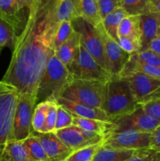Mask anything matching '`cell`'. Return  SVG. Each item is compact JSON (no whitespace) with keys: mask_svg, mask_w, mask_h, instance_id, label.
I'll return each instance as SVG.
<instances>
[{"mask_svg":"<svg viewBox=\"0 0 160 161\" xmlns=\"http://www.w3.org/2000/svg\"><path fill=\"white\" fill-rule=\"evenodd\" d=\"M53 0H36L28 9L23 28L17 34L10 63L1 81L19 94L36 99L38 88L52 53L56 24L52 15Z\"/></svg>","mask_w":160,"mask_h":161,"instance_id":"1","label":"cell"},{"mask_svg":"<svg viewBox=\"0 0 160 161\" xmlns=\"http://www.w3.org/2000/svg\"><path fill=\"white\" fill-rule=\"evenodd\" d=\"M139 105L131 86L125 79L112 77L107 82L102 110L111 122L132 113Z\"/></svg>","mask_w":160,"mask_h":161,"instance_id":"2","label":"cell"},{"mask_svg":"<svg viewBox=\"0 0 160 161\" xmlns=\"http://www.w3.org/2000/svg\"><path fill=\"white\" fill-rule=\"evenodd\" d=\"M73 80L67 66L64 65L55 52L47 61L46 67L41 79L36 96V102L40 103L52 97H57L67 84Z\"/></svg>","mask_w":160,"mask_h":161,"instance_id":"3","label":"cell"},{"mask_svg":"<svg viewBox=\"0 0 160 161\" xmlns=\"http://www.w3.org/2000/svg\"><path fill=\"white\" fill-rule=\"evenodd\" d=\"M107 82L73 80L57 97L102 109Z\"/></svg>","mask_w":160,"mask_h":161,"instance_id":"4","label":"cell"},{"mask_svg":"<svg viewBox=\"0 0 160 161\" xmlns=\"http://www.w3.org/2000/svg\"><path fill=\"white\" fill-rule=\"evenodd\" d=\"M19 92L0 81V161L5 147L12 141L13 124Z\"/></svg>","mask_w":160,"mask_h":161,"instance_id":"5","label":"cell"},{"mask_svg":"<svg viewBox=\"0 0 160 161\" xmlns=\"http://www.w3.org/2000/svg\"><path fill=\"white\" fill-rule=\"evenodd\" d=\"M67 68L73 80L108 81L112 78L91 56L82 43L76 58Z\"/></svg>","mask_w":160,"mask_h":161,"instance_id":"6","label":"cell"},{"mask_svg":"<svg viewBox=\"0 0 160 161\" xmlns=\"http://www.w3.org/2000/svg\"><path fill=\"white\" fill-rule=\"evenodd\" d=\"M36 105L35 97L29 94H19L13 124L12 141L23 142L31 135V121Z\"/></svg>","mask_w":160,"mask_h":161,"instance_id":"7","label":"cell"},{"mask_svg":"<svg viewBox=\"0 0 160 161\" xmlns=\"http://www.w3.org/2000/svg\"><path fill=\"white\" fill-rule=\"evenodd\" d=\"M72 24L74 30L79 33L81 36L82 45L97 62L106 70L103 39L98 27H93L81 17L72 20Z\"/></svg>","mask_w":160,"mask_h":161,"instance_id":"8","label":"cell"},{"mask_svg":"<svg viewBox=\"0 0 160 161\" xmlns=\"http://www.w3.org/2000/svg\"><path fill=\"white\" fill-rule=\"evenodd\" d=\"M119 77L128 82L139 105L160 98V79L139 72H127Z\"/></svg>","mask_w":160,"mask_h":161,"instance_id":"9","label":"cell"},{"mask_svg":"<svg viewBox=\"0 0 160 161\" xmlns=\"http://www.w3.org/2000/svg\"><path fill=\"white\" fill-rule=\"evenodd\" d=\"M102 145L116 149H150L151 133L133 130H112L104 137Z\"/></svg>","mask_w":160,"mask_h":161,"instance_id":"10","label":"cell"},{"mask_svg":"<svg viewBox=\"0 0 160 161\" xmlns=\"http://www.w3.org/2000/svg\"><path fill=\"white\" fill-rule=\"evenodd\" d=\"M98 28L103 39L107 72L112 77H119L130 60L131 54L121 48L118 42L107 34L103 25H99Z\"/></svg>","mask_w":160,"mask_h":161,"instance_id":"11","label":"cell"},{"mask_svg":"<svg viewBox=\"0 0 160 161\" xmlns=\"http://www.w3.org/2000/svg\"><path fill=\"white\" fill-rule=\"evenodd\" d=\"M112 123L114 124L112 130L115 131L133 130L152 133L160 125V121L147 114L141 105H140L132 113L113 120Z\"/></svg>","mask_w":160,"mask_h":161,"instance_id":"12","label":"cell"},{"mask_svg":"<svg viewBox=\"0 0 160 161\" xmlns=\"http://www.w3.org/2000/svg\"><path fill=\"white\" fill-rule=\"evenodd\" d=\"M32 134L39 138L50 161H63L72 154V151L67 147L53 132L41 133L33 130Z\"/></svg>","mask_w":160,"mask_h":161,"instance_id":"13","label":"cell"},{"mask_svg":"<svg viewBox=\"0 0 160 161\" xmlns=\"http://www.w3.org/2000/svg\"><path fill=\"white\" fill-rule=\"evenodd\" d=\"M55 99L58 105H61L63 108H66L75 116L83 118L98 119V120L104 121V122H111L109 116L100 108L89 106L86 104L72 102V101L67 100L63 97H55Z\"/></svg>","mask_w":160,"mask_h":161,"instance_id":"14","label":"cell"},{"mask_svg":"<svg viewBox=\"0 0 160 161\" xmlns=\"http://www.w3.org/2000/svg\"><path fill=\"white\" fill-rule=\"evenodd\" d=\"M52 15L55 24L79 18L78 0H53Z\"/></svg>","mask_w":160,"mask_h":161,"instance_id":"15","label":"cell"},{"mask_svg":"<svg viewBox=\"0 0 160 161\" xmlns=\"http://www.w3.org/2000/svg\"><path fill=\"white\" fill-rule=\"evenodd\" d=\"M141 31V51L148 50L151 42L158 36V24L155 14H142L139 16Z\"/></svg>","mask_w":160,"mask_h":161,"instance_id":"16","label":"cell"},{"mask_svg":"<svg viewBox=\"0 0 160 161\" xmlns=\"http://www.w3.org/2000/svg\"><path fill=\"white\" fill-rule=\"evenodd\" d=\"M54 133L59 138V139L72 152L86 146H92V144L87 141L81 133L79 127L76 126L72 125L67 128L55 130Z\"/></svg>","mask_w":160,"mask_h":161,"instance_id":"17","label":"cell"},{"mask_svg":"<svg viewBox=\"0 0 160 161\" xmlns=\"http://www.w3.org/2000/svg\"><path fill=\"white\" fill-rule=\"evenodd\" d=\"M24 9L20 0H0V17L10 24L16 31L21 26V11Z\"/></svg>","mask_w":160,"mask_h":161,"instance_id":"18","label":"cell"},{"mask_svg":"<svg viewBox=\"0 0 160 161\" xmlns=\"http://www.w3.org/2000/svg\"><path fill=\"white\" fill-rule=\"evenodd\" d=\"M81 46V36L79 33L74 30L72 36L55 50V55L67 67L74 61L78 55Z\"/></svg>","mask_w":160,"mask_h":161,"instance_id":"19","label":"cell"},{"mask_svg":"<svg viewBox=\"0 0 160 161\" xmlns=\"http://www.w3.org/2000/svg\"><path fill=\"white\" fill-rule=\"evenodd\" d=\"M72 116H73L74 126L84 129L88 131L94 132V133L103 137H104L107 134L111 131L113 129V126H114L112 122H104V121L95 119L80 117V116H75L74 114H72Z\"/></svg>","mask_w":160,"mask_h":161,"instance_id":"20","label":"cell"},{"mask_svg":"<svg viewBox=\"0 0 160 161\" xmlns=\"http://www.w3.org/2000/svg\"><path fill=\"white\" fill-rule=\"evenodd\" d=\"M136 150L116 149L100 145L92 161H125L135 153Z\"/></svg>","mask_w":160,"mask_h":161,"instance_id":"21","label":"cell"},{"mask_svg":"<svg viewBox=\"0 0 160 161\" xmlns=\"http://www.w3.org/2000/svg\"><path fill=\"white\" fill-rule=\"evenodd\" d=\"M80 17L93 27L102 25L101 16L97 0H78Z\"/></svg>","mask_w":160,"mask_h":161,"instance_id":"22","label":"cell"},{"mask_svg":"<svg viewBox=\"0 0 160 161\" xmlns=\"http://www.w3.org/2000/svg\"><path fill=\"white\" fill-rule=\"evenodd\" d=\"M1 161H35L30 157L23 142L10 141L2 155Z\"/></svg>","mask_w":160,"mask_h":161,"instance_id":"23","label":"cell"},{"mask_svg":"<svg viewBox=\"0 0 160 161\" xmlns=\"http://www.w3.org/2000/svg\"><path fill=\"white\" fill-rule=\"evenodd\" d=\"M126 16H128L127 13L120 6L108 14L102 20V25L106 33L116 42L118 41V28L122 20Z\"/></svg>","mask_w":160,"mask_h":161,"instance_id":"24","label":"cell"},{"mask_svg":"<svg viewBox=\"0 0 160 161\" xmlns=\"http://www.w3.org/2000/svg\"><path fill=\"white\" fill-rule=\"evenodd\" d=\"M131 72H142V73L151 75V76L155 77V78L160 79V68L154 67V66L148 65V64L140 62L139 61L136 59L133 54L130 56V60L127 62V64H125V68L123 69L122 72H121L120 75L124 73Z\"/></svg>","mask_w":160,"mask_h":161,"instance_id":"25","label":"cell"},{"mask_svg":"<svg viewBox=\"0 0 160 161\" xmlns=\"http://www.w3.org/2000/svg\"><path fill=\"white\" fill-rule=\"evenodd\" d=\"M130 36L141 38L139 16H126L119 25L118 28V37Z\"/></svg>","mask_w":160,"mask_h":161,"instance_id":"26","label":"cell"},{"mask_svg":"<svg viewBox=\"0 0 160 161\" xmlns=\"http://www.w3.org/2000/svg\"><path fill=\"white\" fill-rule=\"evenodd\" d=\"M23 143L30 157L35 161H50L39 138L32 133L28 138L24 140Z\"/></svg>","mask_w":160,"mask_h":161,"instance_id":"27","label":"cell"},{"mask_svg":"<svg viewBox=\"0 0 160 161\" xmlns=\"http://www.w3.org/2000/svg\"><path fill=\"white\" fill-rule=\"evenodd\" d=\"M151 0H120V6L128 15L140 16L150 13Z\"/></svg>","mask_w":160,"mask_h":161,"instance_id":"28","label":"cell"},{"mask_svg":"<svg viewBox=\"0 0 160 161\" xmlns=\"http://www.w3.org/2000/svg\"><path fill=\"white\" fill-rule=\"evenodd\" d=\"M17 36L13 27L0 17V47H6L13 50Z\"/></svg>","mask_w":160,"mask_h":161,"instance_id":"29","label":"cell"},{"mask_svg":"<svg viewBox=\"0 0 160 161\" xmlns=\"http://www.w3.org/2000/svg\"><path fill=\"white\" fill-rule=\"evenodd\" d=\"M74 32V28L72 21L64 20L56 24L54 36L53 41V49L56 50L72 36Z\"/></svg>","mask_w":160,"mask_h":161,"instance_id":"30","label":"cell"},{"mask_svg":"<svg viewBox=\"0 0 160 161\" xmlns=\"http://www.w3.org/2000/svg\"><path fill=\"white\" fill-rule=\"evenodd\" d=\"M49 108V100L44 101V102L38 103L35 108L34 113L32 116V121L31 125L34 131L40 132L41 129L44 125V123L46 118L47 111Z\"/></svg>","mask_w":160,"mask_h":161,"instance_id":"31","label":"cell"},{"mask_svg":"<svg viewBox=\"0 0 160 161\" xmlns=\"http://www.w3.org/2000/svg\"><path fill=\"white\" fill-rule=\"evenodd\" d=\"M49 100V108L47 111L46 118L42 128L41 129V133H48V132H53L55 130L56 120V113H57L58 104L56 102L54 97L48 98Z\"/></svg>","mask_w":160,"mask_h":161,"instance_id":"32","label":"cell"},{"mask_svg":"<svg viewBox=\"0 0 160 161\" xmlns=\"http://www.w3.org/2000/svg\"><path fill=\"white\" fill-rule=\"evenodd\" d=\"M101 143L86 146L72 153L66 161H92Z\"/></svg>","mask_w":160,"mask_h":161,"instance_id":"33","label":"cell"},{"mask_svg":"<svg viewBox=\"0 0 160 161\" xmlns=\"http://www.w3.org/2000/svg\"><path fill=\"white\" fill-rule=\"evenodd\" d=\"M117 42L121 48L131 55L141 51V38L137 36H120L118 37Z\"/></svg>","mask_w":160,"mask_h":161,"instance_id":"34","label":"cell"},{"mask_svg":"<svg viewBox=\"0 0 160 161\" xmlns=\"http://www.w3.org/2000/svg\"><path fill=\"white\" fill-rule=\"evenodd\" d=\"M72 125H73V116L72 113H70L66 108H63L61 105H58L55 130L67 128Z\"/></svg>","mask_w":160,"mask_h":161,"instance_id":"35","label":"cell"},{"mask_svg":"<svg viewBox=\"0 0 160 161\" xmlns=\"http://www.w3.org/2000/svg\"><path fill=\"white\" fill-rule=\"evenodd\" d=\"M133 55L140 62L154 66V67L160 68V55L155 53L152 50H144V51L134 53Z\"/></svg>","mask_w":160,"mask_h":161,"instance_id":"36","label":"cell"},{"mask_svg":"<svg viewBox=\"0 0 160 161\" xmlns=\"http://www.w3.org/2000/svg\"><path fill=\"white\" fill-rule=\"evenodd\" d=\"M97 1L102 19L107 17L118 7H120V0H97Z\"/></svg>","mask_w":160,"mask_h":161,"instance_id":"37","label":"cell"},{"mask_svg":"<svg viewBox=\"0 0 160 161\" xmlns=\"http://www.w3.org/2000/svg\"><path fill=\"white\" fill-rule=\"evenodd\" d=\"M141 106L147 114L160 121V98L146 102Z\"/></svg>","mask_w":160,"mask_h":161,"instance_id":"38","label":"cell"},{"mask_svg":"<svg viewBox=\"0 0 160 161\" xmlns=\"http://www.w3.org/2000/svg\"><path fill=\"white\" fill-rule=\"evenodd\" d=\"M155 153V151L152 150V149L136 150L130 158L125 161H152Z\"/></svg>","mask_w":160,"mask_h":161,"instance_id":"39","label":"cell"},{"mask_svg":"<svg viewBox=\"0 0 160 161\" xmlns=\"http://www.w3.org/2000/svg\"><path fill=\"white\" fill-rule=\"evenodd\" d=\"M150 149L155 152H160V125L151 133Z\"/></svg>","mask_w":160,"mask_h":161,"instance_id":"40","label":"cell"},{"mask_svg":"<svg viewBox=\"0 0 160 161\" xmlns=\"http://www.w3.org/2000/svg\"><path fill=\"white\" fill-rule=\"evenodd\" d=\"M148 50L160 55V36H158L151 42L148 47Z\"/></svg>","mask_w":160,"mask_h":161,"instance_id":"41","label":"cell"},{"mask_svg":"<svg viewBox=\"0 0 160 161\" xmlns=\"http://www.w3.org/2000/svg\"><path fill=\"white\" fill-rule=\"evenodd\" d=\"M150 13L160 14V0H151Z\"/></svg>","mask_w":160,"mask_h":161,"instance_id":"42","label":"cell"},{"mask_svg":"<svg viewBox=\"0 0 160 161\" xmlns=\"http://www.w3.org/2000/svg\"><path fill=\"white\" fill-rule=\"evenodd\" d=\"M20 3H22V5L24 6V8H28L30 6L33 4L36 0H20Z\"/></svg>","mask_w":160,"mask_h":161,"instance_id":"43","label":"cell"},{"mask_svg":"<svg viewBox=\"0 0 160 161\" xmlns=\"http://www.w3.org/2000/svg\"><path fill=\"white\" fill-rule=\"evenodd\" d=\"M152 161H160V152H155Z\"/></svg>","mask_w":160,"mask_h":161,"instance_id":"44","label":"cell"},{"mask_svg":"<svg viewBox=\"0 0 160 161\" xmlns=\"http://www.w3.org/2000/svg\"><path fill=\"white\" fill-rule=\"evenodd\" d=\"M155 17H156L157 20H158V36H160V14H155Z\"/></svg>","mask_w":160,"mask_h":161,"instance_id":"45","label":"cell"},{"mask_svg":"<svg viewBox=\"0 0 160 161\" xmlns=\"http://www.w3.org/2000/svg\"><path fill=\"white\" fill-rule=\"evenodd\" d=\"M1 50H2V48H1V47H0V53H1Z\"/></svg>","mask_w":160,"mask_h":161,"instance_id":"46","label":"cell"},{"mask_svg":"<svg viewBox=\"0 0 160 161\" xmlns=\"http://www.w3.org/2000/svg\"><path fill=\"white\" fill-rule=\"evenodd\" d=\"M63 161H66V160H63Z\"/></svg>","mask_w":160,"mask_h":161,"instance_id":"47","label":"cell"}]
</instances>
